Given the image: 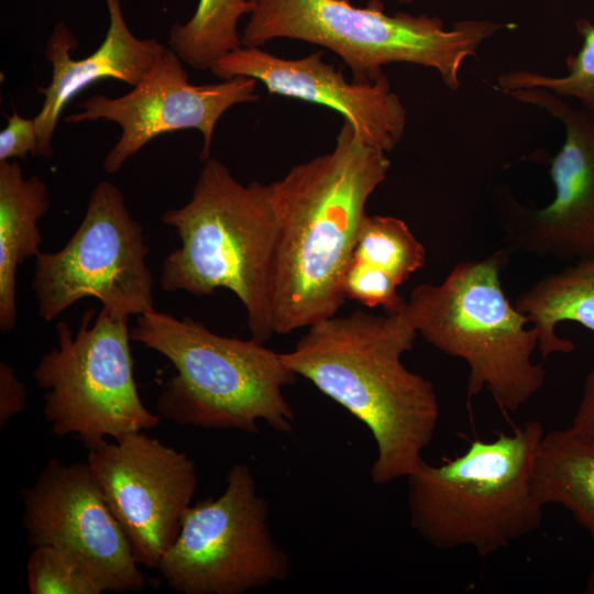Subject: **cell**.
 <instances>
[{"instance_id": "7", "label": "cell", "mask_w": 594, "mask_h": 594, "mask_svg": "<svg viewBox=\"0 0 594 594\" xmlns=\"http://www.w3.org/2000/svg\"><path fill=\"white\" fill-rule=\"evenodd\" d=\"M504 252L457 264L440 284L416 286L399 312L428 343L469 366L466 395L486 389L503 411L526 405L546 383L532 354L539 336L507 299Z\"/></svg>"}, {"instance_id": "20", "label": "cell", "mask_w": 594, "mask_h": 594, "mask_svg": "<svg viewBox=\"0 0 594 594\" xmlns=\"http://www.w3.org/2000/svg\"><path fill=\"white\" fill-rule=\"evenodd\" d=\"M252 11L249 0H199L186 23L172 25L168 46L194 69H210L222 56L243 45L238 24Z\"/></svg>"}, {"instance_id": "11", "label": "cell", "mask_w": 594, "mask_h": 594, "mask_svg": "<svg viewBox=\"0 0 594 594\" xmlns=\"http://www.w3.org/2000/svg\"><path fill=\"white\" fill-rule=\"evenodd\" d=\"M87 463L139 564L156 568L176 539L198 476L194 461L143 431L82 442Z\"/></svg>"}, {"instance_id": "22", "label": "cell", "mask_w": 594, "mask_h": 594, "mask_svg": "<svg viewBox=\"0 0 594 594\" xmlns=\"http://www.w3.org/2000/svg\"><path fill=\"white\" fill-rule=\"evenodd\" d=\"M583 44L578 54L565 61L568 74L548 76L530 70H515L497 77V88L505 94L515 90L542 88L563 98L581 102L584 110L594 116V25L586 19L575 23Z\"/></svg>"}, {"instance_id": "19", "label": "cell", "mask_w": 594, "mask_h": 594, "mask_svg": "<svg viewBox=\"0 0 594 594\" xmlns=\"http://www.w3.org/2000/svg\"><path fill=\"white\" fill-rule=\"evenodd\" d=\"M515 306L537 330L542 359L573 352L574 343L559 337L556 326L573 321L594 332V257L544 276L521 293Z\"/></svg>"}, {"instance_id": "8", "label": "cell", "mask_w": 594, "mask_h": 594, "mask_svg": "<svg viewBox=\"0 0 594 594\" xmlns=\"http://www.w3.org/2000/svg\"><path fill=\"white\" fill-rule=\"evenodd\" d=\"M81 317L76 333L61 321L57 345L47 351L32 377L44 391V416L54 435L88 441L113 440L155 428L161 416L148 410L133 374L129 317L102 307Z\"/></svg>"}, {"instance_id": "13", "label": "cell", "mask_w": 594, "mask_h": 594, "mask_svg": "<svg viewBox=\"0 0 594 594\" xmlns=\"http://www.w3.org/2000/svg\"><path fill=\"white\" fill-rule=\"evenodd\" d=\"M183 61L165 48L148 74L133 89L118 98L89 97L79 103L80 111L65 122L111 121L121 135L107 153L102 167L108 174L119 172L153 139L178 130L196 129L204 138L200 158H210L215 128L232 106L255 102L257 80L237 76L221 82L193 85Z\"/></svg>"}, {"instance_id": "15", "label": "cell", "mask_w": 594, "mask_h": 594, "mask_svg": "<svg viewBox=\"0 0 594 594\" xmlns=\"http://www.w3.org/2000/svg\"><path fill=\"white\" fill-rule=\"evenodd\" d=\"M508 95L547 111L565 128L564 143L549 170L554 197L548 206L519 216L514 241L539 256L594 257V116L542 88Z\"/></svg>"}, {"instance_id": "25", "label": "cell", "mask_w": 594, "mask_h": 594, "mask_svg": "<svg viewBox=\"0 0 594 594\" xmlns=\"http://www.w3.org/2000/svg\"><path fill=\"white\" fill-rule=\"evenodd\" d=\"M38 135L35 119L19 116L15 109L7 117V125L0 132V162L28 154L37 156Z\"/></svg>"}, {"instance_id": "12", "label": "cell", "mask_w": 594, "mask_h": 594, "mask_svg": "<svg viewBox=\"0 0 594 594\" xmlns=\"http://www.w3.org/2000/svg\"><path fill=\"white\" fill-rule=\"evenodd\" d=\"M30 547L54 546L76 560L102 592H139L146 578L88 463L52 458L21 492Z\"/></svg>"}, {"instance_id": "6", "label": "cell", "mask_w": 594, "mask_h": 594, "mask_svg": "<svg viewBox=\"0 0 594 594\" xmlns=\"http://www.w3.org/2000/svg\"><path fill=\"white\" fill-rule=\"evenodd\" d=\"M253 11L241 35L249 47L276 38L308 42L334 52L353 80L371 81L383 66L409 63L435 69L451 91L461 86L464 61L483 42L513 24L463 20L446 30L441 19L406 12L388 14L380 0L358 8L349 0H249Z\"/></svg>"}, {"instance_id": "3", "label": "cell", "mask_w": 594, "mask_h": 594, "mask_svg": "<svg viewBox=\"0 0 594 594\" xmlns=\"http://www.w3.org/2000/svg\"><path fill=\"white\" fill-rule=\"evenodd\" d=\"M161 220L180 241L162 263L161 288L198 297L229 289L246 310L252 338L270 339L278 235L270 185H243L223 163L210 157L190 200L165 211Z\"/></svg>"}, {"instance_id": "18", "label": "cell", "mask_w": 594, "mask_h": 594, "mask_svg": "<svg viewBox=\"0 0 594 594\" xmlns=\"http://www.w3.org/2000/svg\"><path fill=\"white\" fill-rule=\"evenodd\" d=\"M536 494L565 508L594 546V441L571 427L546 432L535 463Z\"/></svg>"}, {"instance_id": "4", "label": "cell", "mask_w": 594, "mask_h": 594, "mask_svg": "<svg viewBox=\"0 0 594 594\" xmlns=\"http://www.w3.org/2000/svg\"><path fill=\"white\" fill-rule=\"evenodd\" d=\"M131 339L165 356L176 374L163 385L157 414L178 425L256 433L294 428L284 388L297 380L282 353L251 337H222L202 322L155 308L136 316Z\"/></svg>"}, {"instance_id": "5", "label": "cell", "mask_w": 594, "mask_h": 594, "mask_svg": "<svg viewBox=\"0 0 594 594\" xmlns=\"http://www.w3.org/2000/svg\"><path fill=\"white\" fill-rule=\"evenodd\" d=\"M546 433L528 420L490 441L474 440L443 464L424 461L406 479L411 528L437 549L466 547L481 558L539 529L544 506L534 482Z\"/></svg>"}, {"instance_id": "23", "label": "cell", "mask_w": 594, "mask_h": 594, "mask_svg": "<svg viewBox=\"0 0 594 594\" xmlns=\"http://www.w3.org/2000/svg\"><path fill=\"white\" fill-rule=\"evenodd\" d=\"M31 594H100L89 573L61 549L44 544L32 548L28 561Z\"/></svg>"}, {"instance_id": "14", "label": "cell", "mask_w": 594, "mask_h": 594, "mask_svg": "<svg viewBox=\"0 0 594 594\" xmlns=\"http://www.w3.org/2000/svg\"><path fill=\"white\" fill-rule=\"evenodd\" d=\"M323 51L289 59L242 45L210 68L219 79L260 81L271 94L321 105L339 112L364 143L391 152L403 139L406 110L385 74L371 81H348L322 59Z\"/></svg>"}, {"instance_id": "27", "label": "cell", "mask_w": 594, "mask_h": 594, "mask_svg": "<svg viewBox=\"0 0 594 594\" xmlns=\"http://www.w3.org/2000/svg\"><path fill=\"white\" fill-rule=\"evenodd\" d=\"M570 427L594 441V367L585 376L581 399Z\"/></svg>"}, {"instance_id": "10", "label": "cell", "mask_w": 594, "mask_h": 594, "mask_svg": "<svg viewBox=\"0 0 594 594\" xmlns=\"http://www.w3.org/2000/svg\"><path fill=\"white\" fill-rule=\"evenodd\" d=\"M147 255L143 227L131 216L120 189L107 180L98 183L69 241L35 257L32 288L38 316L51 322L84 298L128 316L153 309Z\"/></svg>"}, {"instance_id": "2", "label": "cell", "mask_w": 594, "mask_h": 594, "mask_svg": "<svg viewBox=\"0 0 594 594\" xmlns=\"http://www.w3.org/2000/svg\"><path fill=\"white\" fill-rule=\"evenodd\" d=\"M416 329L398 311L355 310L308 328L286 365L363 422L375 442L372 482L407 477L425 460L440 417L433 384L408 370Z\"/></svg>"}, {"instance_id": "28", "label": "cell", "mask_w": 594, "mask_h": 594, "mask_svg": "<svg viewBox=\"0 0 594 594\" xmlns=\"http://www.w3.org/2000/svg\"><path fill=\"white\" fill-rule=\"evenodd\" d=\"M585 592L588 594H594V569L587 578Z\"/></svg>"}, {"instance_id": "21", "label": "cell", "mask_w": 594, "mask_h": 594, "mask_svg": "<svg viewBox=\"0 0 594 594\" xmlns=\"http://www.w3.org/2000/svg\"><path fill=\"white\" fill-rule=\"evenodd\" d=\"M351 257L387 273L402 285L424 266L426 250L404 220L365 215Z\"/></svg>"}, {"instance_id": "16", "label": "cell", "mask_w": 594, "mask_h": 594, "mask_svg": "<svg viewBox=\"0 0 594 594\" xmlns=\"http://www.w3.org/2000/svg\"><path fill=\"white\" fill-rule=\"evenodd\" d=\"M109 28L102 44L89 56L74 59L70 50L77 40L69 28L58 22L47 40L45 55L52 64V80L38 88L43 106L34 118L37 156L53 155L52 139L64 107L81 90L103 78L136 86L166 48L156 38H138L128 28L121 0H106Z\"/></svg>"}, {"instance_id": "17", "label": "cell", "mask_w": 594, "mask_h": 594, "mask_svg": "<svg viewBox=\"0 0 594 594\" xmlns=\"http://www.w3.org/2000/svg\"><path fill=\"white\" fill-rule=\"evenodd\" d=\"M46 184L24 177L16 161L0 162V331L16 322V271L24 260L37 257L43 243L37 222L50 209Z\"/></svg>"}, {"instance_id": "9", "label": "cell", "mask_w": 594, "mask_h": 594, "mask_svg": "<svg viewBox=\"0 0 594 594\" xmlns=\"http://www.w3.org/2000/svg\"><path fill=\"white\" fill-rule=\"evenodd\" d=\"M268 515L251 469L233 464L221 495L184 512L157 569L182 594H244L284 582L290 560L271 534Z\"/></svg>"}, {"instance_id": "1", "label": "cell", "mask_w": 594, "mask_h": 594, "mask_svg": "<svg viewBox=\"0 0 594 594\" xmlns=\"http://www.w3.org/2000/svg\"><path fill=\"white\" fill-rule=\"evenodd\" d=\"M386 152L343 121L332 151L295 165L270 184L278 220L271 318L288 334L337 315L343 276L371 195L385 180Z\"/></svg>"}, {"instance_id": "26", "label": "cell", "mask_w": 594, "mask_h": 594, "mask_svg": "<svg viewBox=\"0 0 594 594\" xmlns=\"http://www.w3.org/2000/svg\"><path fill=\"white\" fill-rule=\"evenodd\" d=\"M26 388L15 371L6 362L0 363V428L22 413L26 406Z\"/></svg>"}, {"instance_id": "24", "label": "cell", "mask_w": 594, "mask_h": 594, "mask_svg": "<svg viewBox=\"0 0 594 594\" xmlns=\"http://www.w3.org/2000/svg\"><path fill=\"white\" fill-rule=\"evenodd\" d=\"M398 286L387 273L352 257L343 276L346 299L356 300L370 308L381 306L388 314L398 312L406 300L398 294Z\"/></svg>"}, {"instance_id": "29", "label": "cell", "mask_w": 594, "mask_h": 594, "mask_svg": "<svg viewBox=\"0 0 594 594\" xmlns=\"http://www.w3.org/2000/svg\"><path fill=\"white\" fill-rule=\"evenodd\" d=\"M398 1L402 2V3L409 4V3L414 2L415 0H398Z\"/></svg>"}]
</instances>
